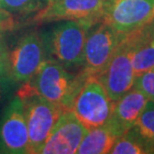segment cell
<instances>
[{
	"mask_svg": "<svg viewBox=\"0 0 154 154\" xmlns=\"http://www.w3.org/2000/svg\"><path fill=\"white\" fill-rule=\"evenodd\" d=\"M115 102L95 76H88L73 100L70 110L86 129L105 124L111 118Z\"/></svg>",
	"mask_w": 154,
	"mask_h": 154,
	"instance_id": "4",
	"label": "cell"
},
{
	"mask_svg": "<svg viewBox=\"0 0 154 154\" xmlns=\"http://www.w3.org/2000/svg\"><path fill=\"white\" fill-rule=\"evenodd\" d=\"M97 78L114 102L133 87L135 75L131 46L127 35L122 37L108 65Z\"/></svg>",
	"mask_w": 154,
	"mask_h": 154,
	"instance_id": "9",
	"label": "cell"
},
{
	"mask_svg": "<svg viewBox=\"0 0 154 154\" xmlns=\"http://www.w3.org/2000/svg\"><path fill=\"white\" fill-rule=\"evenodd\" d=\"M124 35L100 20L88 30L84 45V64L80 71L98 77L104 71Z\"/></svg>",
	"mask_w": 154,
	"mask_h": 154,
	"instance_id": "6",
	"label": "cell"
},
{
	"mask_svg": "<svg viewBox=\"0 0 154 154\" xmlns=\"http://www.w3.org/2000/svg\"><path fill=\"white\" fill-rule=\"evenodd\" d=\"M14 25L15 20L12 17V14L10 12L0 8V33L12 29Z\"/></svg>",
	"mask_w": 154,
	"mask_h": 154,
	"instance_id": "19",
	"label": "cell"
},
{
	"mask_svg": "<svg viewBox=\"0 0 154 154\" xmlns=\"http://www.w3.org/2000/svg\"><path fill=\"white\" fill-rule=\"evenodd\" d=\"M87 75L82 71L72 73L53 59H46L38 71L24 86L50 102L70 109Z\"/></svg>",
	"mask_w": 154,
	"mask_h": 154,
	"instance_id": "1",
	"label": "cell"
},
{
	"mask_svg": "<svg viewBox=\"0 0 154 154\" xmlns=\"http://www.w3.org/2000/svg\"><path fill=\"white\" fill-rule=\"evenodd\" d=\"M0 97H1V87H0Z\"/></svg>",
	"mask_w": 154,
	"mask_h": 154,
	"instance_id": "21",
	"label": "cell"
},
{
	"mask_svg": "<svg viewBox=\"0 0 154 154\" xmlns=\"http://www.w3.org/2000/svg\"><path fill=\"white\" fill-rule=\"evenodd\" d=\"M43 37L38 32L24 34L7 54V78L15 83L29 81L46 60Z\"/></svg>",
	"mask_w": 154,
	"mask_h": 154,
	"instance_id": "5",
	"label": "cell"
},
{
	"mask_svg": "<svg viewBox=\"0 0 154 154\" xmlns=\"http://www.w3.org/2000/svg\"><path fill=\"white\" fill-rule=\"evenodd\" d=\"M17 96L22 101L25 113L29 153H40L65 108L33 93L24 85L18 90Z\"/></svg>",
	"mask_w": 154,
	"mask_h": 154,
	"instance_id": "3",
	"label": "cell"
},
{
	"mask_svg": "<svg viewBox=\"0 0 154 154\" xmlns=\"http://www.w3.org/2000/svg\"><path fill=\"white\" fill-rule=\"evenodd\" d=\"M133 88L139 90L149 101L154 102V68L135 76Z\"/></svg>",
	"mask_w": 154,
	"mask_h": 154,
	"instance_id": "18",
	"label": "cell"
},
{
	"mask_svg": "<svg viewBox=\"0 0 154 154\" xmlns=\"http://www.w3.org/2000/svg\"><path fill=\"white\" fill-rule=\"evenodd\" d=\"M58 22L43 36L49 58L61 64L69 71L82 69L86 36L91 25L74 20Z\"/></svg>",
	"mask_w": 154,
	"mask_h": 154,
	"instance_id": "2",
	"label": "cell"
},
{
	"mask_svg": "<svg viewBox=\"0 0 154 154\" xmlns=\"http://www.w3.org/2000/svg\"><path fill=\"white\" fill-rule=\"evenodd\" d=\"M28 129L22 101L15 96L0 116V150L5 153H29Z\"/></svg>",
	"mask_w": 154,
	"mask_h": 154,
	"instance_id": "10",
	"label": "cell"
},
{
	"mask_svg": "<svg viewBox=\"0 0 154 154\" xmlns=\"http://www.w3.org/2000/svg\"><path fill=\"white\" fill-rule=\"evenodd\" d=\"M126 35L131 46L134 75L154 68V16Z\"/></svg>",
	"mask_w": 154,
	"mask_h": 154,
	"instance_id": "12",
	"label": "cell"
},
{
	"mask_svg": "<svg viewBox=\"0 0 154 154\" xmlns=\"http://www.w3.org/2000/svg\"><path fill=\"white\" fill-rule=\"evenodd\" d=\"M7 54L5 46L0 41V82L7 78Z\"/></svg>",
	"mask_w": 154,
	"mask_h": 154,
	"instance_id": "20",
	"label": "cell"
},
{
	"mask_svg": "<svg viewBox=\"0 0 154 154\" xmlns=\"http://www.w3.org/2000/svg\"><path fill=\"white\" fill-rule=\"evenodd\" d=\"M121 133L111 122L95 127L87 131L80 143L76 153L79 154H105L110 153L112 146Z\"/></svg>",
	"mask_w": 154,
	"mask_h": 154,
	"instance_id": "14",
	"label": "cell"
},
{
	"mask_svg": "<svg viewBox=\"0 0 154 154\" xmlns=\"http://www.w3.org/2000/svg\"><path fill=\"white\" fill-rule=\"evenodd\" d=\"M82 123L70 109H65L55 123L47 141L40 153L72 154L76 153L83 137L87 133Z\"/></svg>",
	"mask_w": 154,
	"mask_h": 154,
	"instance_id": "11",
	"label": "cell"
},
{
	"mask_svg": "<svg viewBox=\"0 0 154 154\" xmlns=\"http://www.w3.org/2000/svg\"><path fill=\"white\" fill-rule=\"evenodd\" d=\"M133 128L140 135L146 145L148 146L150 153H154V102H147L145 108L141 112L136 120Z\"/></svg>",
	"mask_w": 154,
	"mask_h": 154,
	"instance_id": "16",
	"label": "cell"
},
{
	"mask_svg": "<svg viewBox=\"0 0 154 154\" xmlns=\"http://www.w3.org/2000/svg\"><path fill=\"white\" fill-rule=\"evenodd\" d=\"M147 102L148 99L139 90L132 87L115 102L109 121L123 134L133 127Z\"/></svg>",
	"mask_w": 154,
	"mask_h": 154,
	"instance_id": "13",
	"label": "cell"
},
{
	"mask_svg": "<svg viewBox=\"0 0 154 154\" xmlns=\"http://www.w3.org/2000/svg\"><path fill=\"white\" fill-rule=\"evenodd\" d=\"M154 16V0H105L102 20L126 35Z\"/></svg>",
	"mask_w": 154,
	"mask_h": 154,
	"instance_id": "8",
	"label": "cell"
},
{
	"mask_svg": "<svg viewBox=\"0 0 154 154\" xmlns=\"http://www.w3.org/2000/svg\"><path fill=\"white\" fill-rule=\"evenodd\" d=\"M47 0H0V8L11 14H27L40 10Z\"/></svg>",
	"mask_w": 154,
	"mask_h": 154,
	"instance_id": "17",
	"label": "cell"
},
{
	"mask_svg": "<svg viewBox=\"0 0 154 154\" xmlns=\"http://www.w3.org/2000/svg\"><path fill=\"white\" fill-rule=\"evenodd\" d=\"M105 0H47L32 21L36 23L74 20L89 25L102 20Z\"/></svg>",
	"mask_w": 154,
	"mask_h": 154,
	"instance_id": "7",
	"label": "cell"
},
{
	"mask_svg": "<svg viewBox=\"0 0 154 154\" xmlns=\"http://www.w3.org/2000/svg\"><path fill=\"white\" fill-rule=\"evenodd\" d=\"M110 153L112 154H144L150 150L140 135L132 127L117 138Z\"/></svg>",
	"mask_w": 154,
	"mask_h": 154,
	"instance_id": "15",
	"label": "cell"
}]
</instances>
